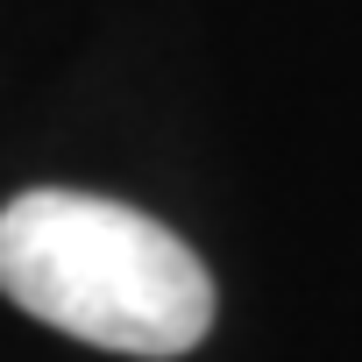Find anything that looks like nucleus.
Instances as JSON below:
<instances>
[{
    "instance_id": "1",
    "label": "nucleus",
    "mask_w": 362,
    "mask_h": 362,
    "mask_svg": "<svg viewBox=\"0 0 362 362\" xmlns=\"http://www.w3.org/2000/svg\"><path fill=\"white\" fill-rule=\"evenodd\" d=\"M0 291L107 355H185L214 327V277L163 221L100 192H22L0 206Z\"/></svg>"
}]
</instances>
